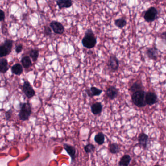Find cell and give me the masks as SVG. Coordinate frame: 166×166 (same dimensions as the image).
<instances>
[{
    "mask_svg": "<svg viewBox=\"0 0 166 166\" xmlns=\"http://www.w3.org/2000/svg\"><path fill=\"white\" fill-rule=\"evenodd\" d=\"M108 66L112 71L115 72L118 69L119 62L116 56L114 55H111L110 56L108 63Z\"/></svg>",
    "mask_w": 166,
    "mask_h": 166,
    "instance_id": "obj_6",
    "label": "cell"
},
{
    "mask_svg": "<svg viewBox=\"0 0 166 166\" xmlns=\"http://www.w3.org/2000/svg\"><path fill=\"white\" fill-rule=\"evenodd\" d=\"M11 51L9 50L5 45L0 46V58L6 57L11 53Z\"/></svg>",
    "mask_w": 166,
    "mask_h": 166,
    "instance_id": "obj_24",
    "label": "cell"
},
{
    "mask_svg": "<svg viewBox=\"0 0 166 166\" xmlns=\"http://www.w3.org/2000/svg\"><path fill=\"white\" fill-rule=\"evenodd\" d=\"M149 137L146 134L144 133H141L138 137L139 146L141 148L146 149L148 145Z\"/></svg>",
    "mask_w": 166,
    "mask_h": 166,
    "instance_id": "obj_10",
    "label": "cell"
},
{
    "mask_svg": "<svg viewBox=\"0 0 166 166\" xmlns=\"http://www.w3.org/2000/svg\"><path fill=\"white\" fill-rule=\"evenodd\" d=\"M64 148L71 158L72 163L75 161L76 157V149L75 147L66 143L64 144Z\"/></svg>",
    "mask_w": 166,
    "mask_h": 166,
    "instance_id": "obj_9",
    "label": "cell"
},
{
    "mask_svg": "<svg viewBox=\"0 0 166 166\" xmlns=\"http://www.w3.org/2000/svg\"><path fill=\"white\" fill-rule=\"evenodd\" d=\"M109 151L112 154H117L120 151V147L117 143H112L110 146Z\"/></svg>",
    "mask_w": 166,
    "mask_h": 166,
    "instance_id": "obj_23",
    "label": "cell"
},
{
    "mask_svg": "<svg viewBox=\"0 0 166 166\" xmlns=\"http://www.w3.org/2000/svg\"><path fill=\"white\" fill-rule=\"evenodd\" d=\"M97 43V37L95 36L93 30L91 29H87L82 39L83 46L86 48L91 49L96 46Z\"/></svg>",
    "mask_w": 166,
    "mask_h": 166,
    "instance_id": "obj_1",
    "label": "cell"
},
{
    "mask_svg": "<svg viewBox=\"0 0 166 166\" xmlns=\"http://www.w3.org/2000/svg\"><path fill=\"white\" fill-rule=\"evenodd\" d=\"M56 2L60 9L70 8L73 5L72 0H57Z\"/></svg>",
    "mask_w": 166,
    "mask_h": 166,
    "instance_id": "obj_15",
    "label": "cell"
},
{
    "mask_svg": "<svg viewBox=\"0 0 166 166\" xmlns=\"http://www.w3.org/2000/svg\"><path fill=\"white\" fill-rule=\"evenodd\" d=\"M162 36H163L162 37H164V40H165V39H166V32L165 31L162 34Z\"/></svg>",
    "mask_w": 166,
    "mask_h": 166,
    "instance_id": "obj_32",
    "label": "cell"
},
{
    "mask_svg": "<svg viewBox=\"0 0 166 166\" xmlns=\"http://www.w3.org/2000/svg\"><path fill=\"white\" fill-rule=\"evenodd\" d=\"M4 45L6 46V48H7L9 50L11 51L12 48L13 46V41L10 40V39H7V40L5 41Z\"/></svg>",
    "mask_w": 166,
    "mask_h": 166,
    "instance_id": "obj_27",
    "label": "cell"
},
{
    "mask_svg": "<svg viewBox=\"0 0 166 166\" xmlns=\"http://www.w3.org/2000/svg\"><path fill=\"white\" fill-rule=\"evenodd\" d=\"M21 62H22L23 66L26 69H28L32 65L31 59L28 56H25L22 58Z\"/></svg>",
    "mask_w": 166,
    "mask_h": 166,
    "instance_id": "obj_21",
    "label": "cell"
},
{
    "mask_svg": "<svg viewBox=\"0 0 166 166\" xmlns=\"http://www.w3.org/2000/svg\"><path fill=\"white\" fill-rule=\"evenodd\" d=\"M5 18V14L2 10L0 9V21H2Z\"/></svg>",
    "mask_w": 166,
    "mask_h": 166,
    "instance_id": "obj_30",
    "label": "cell"
},
{
    "mask_svg": "<svg viewBox=\"0 0 166 166\" xmlns=\"http://www.w3.org/2000/svg\"><path fill=\"white\" fill-rule=\"evenodd\" d=\"M22 50H23V45L22 44H19L16 46L15 50L17 53H19L22 51Z\"/></svg>",
    "mask_w": 166,
    "mask_h": 166,
    "instance_id": "obj_31",
    "label": "cell"
},
{
    "mask_svg": "<svg viewBox=\"0 0 166 166\" xmlns=\"http://www.w3.org/2000/svg\"><path fill=\"white\" fill-rule=\"evenodd\" d=\"M118 89L114 86H110L107 89L106 94L109 99L113 100L117 98L118 95Z\"/></svg>",
    "mask_w": 166,
    "mask_h": 166,
    "instance_id": "obj_12",
    "label": "cell"
},
{
    "mask_svg": "<svg viewBox=\"0 0 166 166\" xmlns=\"http://www.w3.org/2000/svg\"><path fill=\"white\" fill-rule=\"evenodd\" d=\"M85 92L88 97L93 98L95 96H100L102 93L103 91L96 87L92 86L90 87V89L86 90Z\"/></svg>",
    "mask_w": 166,
    "mask_h": 166,
    "instance_id": "obj_13",
    "label": "cell"
},
{
    "mask_svg": "<svg viewBox=\"0 0 166 166\" xmlns=\"http://www.w3.org/2000/svg\"><path fill=\"white\" fill-rule=\"evenodd\" d=\"M8 61L5 58L0 59V73H5L9 69Z\"/></svg>",
    "mask_w": 166,
    "mask_h": 166,
    "instance_id": "obj_16",
    "label": "cell"
},
{
    "mask_svg": "<svg viewBox=\"0 0 166 166\" xmlns=\"http://www.w3.org/2000/svg\"><path fill=\"white\" fill-rule=\"evenodd\" d=\"M23 91L24 94L28 98H31L35 95V91L28 81H24L23 85Z\"/></svg>",
    "mask_w": 166,
    "mask_h": 166,
    "instance_id": "obj_5",
    "label": "cell"
},
{
    "mask_svg": "<svg viewBox=\"0 0 166 166\" xmlns=\"http://www.w3.org/2000/svg\"><path fill=\"white\" fill-rule=\"evenodd\" d=\"M12 73L17 76H20L23 72V68L20 64H16L12 66L11 68Z\"/></svg>",
    "mask_w": 166,
    "mask_h": 166,
    "instance_id": "obj_17",
    "label": "cell"
},
{
    "mask_svg": "<svg viewBox=\"0 0 166 166\" xmlns=\"http://www.w3.org/2000/svg\"><path fill=\"white\" fill-rule=\"evenodd\" d=\"M146 92L144 90H140L133 93L131 100L134 105L139 108L144 107L147 104L145 99Z\"/></svg>",
    "mask_w": 166,
    "mask_h": 166,
    "instance_id": "obj_2",
    "label": "cell"
},
{
    "mask_svg": "<svg viewBox=\"0 0 166 166\" xmlns=\"http://www.w3.org/2000/svg\"><path fill=\"white\" fill-rule=\"evenodd\" d=\"M44 32H45L46 35H48V36H50V35L52 34V31H51V28L49 27H44Z\"/></svg>",
    "mask_w": 166,
    "mask_h": 166,
    "instance_id": "obj_29",
    "label": "cell"
},
{
    "mask_svg": "<svg viewBox=\"0 0 166 166\" xmlns=\"http://www.w3.org/2000/svg\"><path fill=\"white\" fill-rule=\"evenodd\" d=\"M158 52L159 50L158 49L154 46L147 49L146 53L149 59L152 60H156L158 58Z\"/></svg>",
    "mask_w": 166,
    "mask_h": 166,
    "instance_id": "obj_11",
    "label": "cell"
},
{
    "mask_svg": "<svg viewBox=\"0 0 166 166\" xmlns=\"http://www.w3.org/2000/svg\"><path fill=\"white\" fill-rule=\"evenodd\" d=\"M105 135L102 132H99L94 137V140L99 145H102L105 142Z\"/></svg>",
    "mask_w": 166,
    "mask_h": 166,
    "instance_id": "obj_18",
    "label": "cell"
},
{
    "mask_svg": "<svg viewBox=\"0 0 166 166\" xmlns=\"http://www.w3.org/2000/svg\"><path fill=\"white\" fill-rule=\"evenodd\" d=\"M146 103L147 105L151 106L156 104L158 102V98L155 93L151 92H146L145 97Z\"/></svg>",
    "mask_w": 166,
    "mask_h": 166,
    "instance_id": "obj_7",
    "label": "cell"
},
{
    "mask_svg": "<svg viewBox=\"0 0 166 166\" xmlns=\"http://www.w3.org/2000/svg\"><path fill=\"white\" fill-rule=\"evenodd\" d=\"M103 106L102 103L97 102L93 104L91 106V110L93 114L98 115L100 114L102 111Z\"/></svg>",
    "mask_w": 166,
    "mask_h": 166,
    "instance_id": "obj_14",
    "label": "cell"
},
{
    "mask_svg": "<svg viewBox=\"0 0 166 166\" xmlns=\"http://www.w3.org/2000/svg\"><path fill=\"white\" fill-rule=\"evenodd\" d=\"M114 24L116 27H118L120 29H122L127 24V22L123 18L118 19L115 20L114 22Z\"/></svg>",
    "mask_w": 166,
    "mask_h": 166,
    "instance_id": "obj_22",
    "label": "cell"
},
{
    "mask_svg": "<svg viewBox=\"0 0 166 166\" xmlns=\"http://www.w3.org/2000/svg\"><path fill=\"white\" fill-rule=\"evenodd\" d=\"M29 55L34 61H37V59L38 58L39 52L38 50L36 49L31 50Z\"/></svg>",
    "mask_w": 166,
    "mask_h": 166,
    "instance_id": "obj_26",
    "label": "cell"
},
{
    "mask_svg": "<svg viewBox=\"0 0 166 166\" xmlns=\"http://www.w3.org/2000/svg\"><path fill=\"white\" fill-rule=\"evenodd\" d=\"M130 91L131 92L134 93L140 90H144V87L142 85V83L139 81H136L133 83L130 88Z\"/></svg>",
    "mask_w": 166,
    "mask_h": 166,
    "instance_id": "obj_20",
    "label": "cell"
},
{
    "mask_svg": "<svg viewBox=\"0 0 166 166\" xmlns=\"http://www.w3.org/2000/svg\"><path fill=\"white\" fill-rule=\"evenodd\" d=\"M95 146L93 145L92 144H88L86 145L84 147V150L86 153H91L95 151Z\"/></svg>",
    "mask_w": 166,
    "mask_h": 166,
    "instance_id": "obj_25",
    "label": "cell"
},
{
    "mask_svg": "<svg viewBox=\"0 0 166 166\" xmlns=\"http://www.w3.org/2000/svg\"><path fill=\"white\" fill-rule=\"evenodd\" d=\"M158 14V10L156 7H151L145 12L144 18L147 22H152L156 19Z\"/></svg>",
    "mask_w": 166,
    "mask_h": 166,
    "instance_id": "obj_4",
    "label": "cell"
},
{
    "mask_svg": "<svg viewBox=\"0 0 166 166\" xmlns=\"http://www.w3.org/2000/svg\"><path fill=\"white\" fill-rule=\"evenodd\" d=\"M20 111L19 113V117L22 121H27L29 119L32 114L31 104L28 102L21 103L20 104Z\"/></svg>",
    "mask_w": 166,
    "mask_h": 166,
    "instance_id": "obj_3",
    "label": "cell"
},
{
    "mask_svg": "<svg viewBox=\"0 0 166 166\" xmlns=\"http://www.w3.org/2000/svg\"><path fill=\"white\" fill-rule=\"evenodd\" d=\"M131 158L130 156L125 155L121 157L119 162L118 165L120 166H128L130 165Z\"/></svg>",
    "mask_w": 166,
    "mask_h": 166,
    "instance_id": "obj_19",
    "label": "cell"
},
{
    "mask_svg": "<svg viewBox=\"0 0 166 166\" xmlns=\"http://www.w3.org/2000/svg\"><path fill=\"white\" fill-rule=\"evenodd\" d=\"M13 114V111L11 109H9L8 111H6L5 113V118L6 120H9L11 118L12 115Z\"/></svg>",
    "mask_w": 166,
    "mask_h": 166,
    "instance_id": "obj_28",
    "label": "cell"
},
{
    "mask_svg": "<svg viewBox=\"0 0 166 166\" xmlns=\"http://www.w3.org/2000/svg\"><path fill=\"white\" fill-rule=\"evenodd\" d=\"M50 26L55 33L62 34L64 32V27L60 22L57 21H52L50 24Z\"/></svg>",
    "mask_w": 166,
    "mask_h": 166,
    "instance_id": "obj_8",
    "label": "cell"
}]
</instances>
